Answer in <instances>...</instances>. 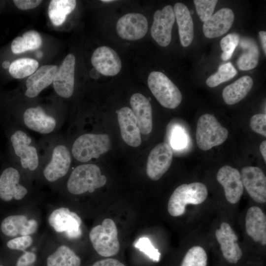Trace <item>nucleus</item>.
<instances>
[{"label":"nucleus","instance_id":"obj_4","mask_svg":"<svg viewBox=\"0 0 266 266\" xmlns=\"http://www.w3.org/2000/svg\"><path fill=\"white\" fill-rule=\"evenodd\" d=\"M89 238L94 249L101 256H114L120 250L117 227L111 219H105L101 225L93 228Z\"/></svg>","mask_w":266,"mask_h":266},{"label":"nucleus","instance_id":"obj_31","mask_svg":"<svg viewBox=\"0 0 266 266\" xmlns=\"http://www.w3.org/2000/svg\"><path fill=\"white\" fill-rule=\"evenodd\" d=\"M81 260L69 247L62 245L47 259V266H80Z\"/></svg>","mask_w":266,"mask_h":266},{"label":"nucleus","instance_id":"obj_2","mask_svg":"<svg viewBox=\"0 0 266 266\" xmlns=\"http://www.w3.org/2000/svg\"><path fill=\"white\" fill-rule=\"evenodd\" d=\"M107 181L101 174L99 166L93 164L80 165L71 172L67 183L68 191L74 195L89 192L93 193L96 189L104 186Z\"/></svg>","mask_w":266,"mask_h":266},{"label":"nucleus","instance_id":"obj_9","mask_svg":"<svg viewBox=\"0 0 266 266\" xmlns=\"http://www.w3.org/2000/svg\"><path fill=\"white\" fill-rule=\"evenodd\" d=\"M175 20L173 8L170 5L165 6L162 10H157L154 13L151 34L161 46L166 47L169 44Z\"/></svg>","mask_w":266,"mask_h":266},{"label":"nucleus","instance_id":"obj_26","mask_svg":"<svg viewBox=\"0 0 266 266\" xmlns=\"http://www.w3.org/2000/svg\"><path fill=\"white\" fill-rule=\"evenodd\" d=\"M173 11L178 27L180 42L182 46H189L194 38V23L187 6L181 2L175 4Z\"/></svg>","mask_w":266,"mask_h":266},{"label":"nucleus","instance_id":"obj_48","mask_svg":"<svg viewBox=\"0 0 266 266\" xmlns=\"http://www.w3.org/2000/svg\"><path fill=\"white\" fill-rule=\"evenodd\" d=\"M101 1L102 2H110L114 1V0H102Z\"/></svg>","mask_w":266,"mask_h":266},{"label":"nucleus","instance_id":"obj_18","mask_svg":"<svg viewBox=\"0 0 266 266\" xmlns=\"http://www.w3.org/2000/svg\"><path fill=\"white\" fill-rule=\"evenodd\" d=\"M20 174L17 170L8 167L3 170L0 176V198L9 201L13 198L16 200L23 199L28 193L27 189L19 184Z\"/></svg>","mask_w":266,"mask_h":266},{"label":"nucleus","instance_id":"obj_20","mask_svg":"<svg viewBox=\"0 0 266 266\" xmlns=\"http://www.w3.org/2000/svg\"><path fill=\"white\" fill-rule=\"evenodd\" d=\"M71 163V157L67 148L59 145L53 150L52 159L43 170L45 178L54 182L65 176L68 171Z\"/></svg>","mask_w":266,"mask_h":266},{"label":"nucleus","instance_id":"obj_29","mask_svg":"<svg viewBox=\"0 0 266 266\" xmlns=\"http://www.w3.org/2000/svg\"><path fill=\"white\" fill-rule=\"evenodd\" d=\"M75 0H52L48 6V16L55 26L61 25L66 20V15L74 9Z\"/></svg>","mask_w":266,"mask_h":266},{"label":"nucleus","instance_id":"obj_7","mask_svg":"<svg viewBox=\"0 0 266 266\" xmlns=\"http://www.w3.org/2000/svg\"><path fill=\"white\" fill-rule=\"evenodd\" d=\"M48 222L55 231L64 233L69 238H78L82 235L80 217L67 208L54 210L49 216Z\"/></svg>","mask_w":266,"mask_h":266},{"label":"nucleus","instance_id":"obj_1","mask_svg":"<svg viewBox=\"0 0 266 266\" xmlns=\"http://www.w3.org/2000/svg\"><path fill=\"white\" fill-rule=\"evenodd\" d=\"M208 196L206 186L200 182L183 184L172 193L168 202L167 210L173 217L183 215L188 204L197 205L203 202Z\"/></svg>","mask_w":266,"mask_h":266},{"label":"nucleus","instance_id":"obj_24","mask_svg":"<svg viewBox=\"0 0 266 266\" xmlns=\"http://www.w3.org/2000/svg\"><path fill=\"white\" fill-rule=\"evenodd\" d=\"M38 223L34 219H28L23 215H11L6 217L1 224V230L6 235L14 237L18 235H30L34 233Z\"/></svg>","mask_w":266,"mask_h":266},{"label":"nucleus","instance_id":"obj_17","mask_svg":"<svg viewBox=\"0 0 266 266\" xmlns=\"http://www.w3.org/2000/svg\"><path fill=\"white\" fill-rule=\"evenodd\" d=\"M116 112L123 139L131 146L138 147L141 143L140 132L132 110L128 107H124Z\"/></svg>","mask_w":266,"mask_h":266},{"label":"nucleus","instance_id":"obj_15","mask_svg":"<svg viewBox=\"0 0 266 266\" xmlns=\"http://www.w3.org/2000/svg\"><path fill=\"white\" fill-rule=\"evenodd\" d=\"M215 235L225 259L232 264L237 263L242 252L237 242V237L230 225L226 222L222 223L216 230Z\"/></svg>","mask_w":266,"mask_h":266},{"label":"nucleus","instance_id":"obj_30","mask_svg":"<svg viewBox=\"0 0 266 266\" xmlns=\"http://www.w3.org/2000/svg\"><path fill=\"white\" fill-rule=\"evenodd\" d=\"M42 38L39 33L35 31H29L22 36L16 37L12 42L11 48L14 54L38 49L42 45Z\"/></svg>","mask_w":266,"mask_h":266},{"label":"nucleus","instance_id":"obj_35","mask_svg":"<svg viewBox=\"0 0 266 266\" xmlns=\"http://www.w3.org/2000/svg\"><path fill=\"white\" fill-rule=\"evenodd\" d=\"M207 255L199 246L191 247L185 254L180 266H207Z\"/></svg>","mask_w":266,"mask_h":266},{"label":"nucleus","instance_id":"obj_38","mask_svg":"<svg viewBox=\"0 0 266 266\" xmlns=\"http://www.w3.org/2000/svg\"><path fill=\"white\" fill-rule=\"evenodd\" d=\"M193 1L200 20L204 22L212 15L218 0H194Z\"/></svg>","mask_w":266,"mask_h":266},{"label":"nucleus","instance_id":"obj_28","mask_svg":"<svg viewBox=\"0 0 266 266\" xmlns=\"http://www.w3.org/2000/svg\"><path fill=\"white\" fill-rule=\"evenodd\" d=\"M240 46L244 50L237 61V65L241 70H249L258 65L260 51L255 41L250 38H243L239 42Z\"/></svg>","mask_w":266,"mask_h":266},{"label":"nucleus","instance_id":"obj_22","mask_svg":"<svg viewBox=\"0 0 266 266\" xmlns=\"http://www.w3.org/2000/svg\"><path fill=\"white\" fill-rule=\"evenodd\" d=\"M58 67L55 65H44L27 79L25 95L30 98L37 96L52 82Z\"/></svg>","mask_w":266,"mask_h":266},{"label":"nucleus","instance_id":"obj_37","mask_svg":"<svg viewBox=\"0 0 266 266\" xmlns=\"http://www.w3.org/2000/svg\"><path fill=\"white\" fill-rule=\"evenodd\" d=\"M134 246L144 253L152 261L158 262L160 261L161 253L158 249L151 243L148 237L139 238L134 243Z\"/></svg>","mask_w":266,"mask_h":266},{"label":"nucleus","instance_id":"obj_8","mask_svg":"<svg viewBox=\"0 0 266 266\" xmlns=\"http://www.w3.org/2000/svg\"><path fill=\"white\" fill-rule=\"evenodd\" d=\"M173 151L166 142L156 145L150 151L147 160L146 172L152 180H159L169 169Z\"/></svg>","mask_w":266,"mask_h":266},{"label":"nucleus","instance_id":"obj_14","mask_svg":"<svg viewBox=\"0 0 266 266\" xmlns=\"http://www.w3.org/2000/svg\"><path fill=\"white\" fill-rule=\"evenodd\" d=\"M91 63L98 72L105 76L117 74L122 67L121 61L117 53L105 46L99 47L94 51Z\"/></svg>","mask_w":266,"mask_h":266},{"label":"nucleus","instance_id":"obj_3","mask_svg":"<svg viewBox=\"0 0 266 266\" xmlns=\"http://www.w3.org/2000/svg\"><path fill=\"white\" fill-rule=\"evenodd\" d=\"M196 135L198 146L206 151L224 143L228 137L229 132L213 115L206 113L198 119Z\"/></svg>","mask_w":266,"mask_h":266},{"label":"nucleus","instance_id":"obj_40","mask_svg":"<svg viewBox=\"0 0 266 266\" xmlns=\"http://www.w3.org/2000/svg\"><path fill=\"white\" fill-rule=\"evenodd\" d=\"M33 243V238L30 235L15 237L7 241L8 248L13 250L24 251L30 247Z\"/></svg>","mask_w":266,"mask_h":266},{"label":"nucleus","instance_id":"obj_23","mask_svg":"<svg viewBox=\"0 0 266 266\" xmlns=\"http://www.w3.org/2000/svg\"><path fill=\"white\" fill-rule=\"evenodd\" d=\"M246 233L255 242L266 244V216L261 208L252 206L245 217Z\"/></svg>","mask_w":266,"mask_h":266},{"label":"nucleus","instance_id":"obj_33","mask_svg":"<svg viewBox=\"0 0 266 266\" xmlns=\"http://www.w3.org/2000/svg\"><path fill=\"white\" fill-rule=\"evenodd\" d=\"M167 143L173 151L184 149L188 143V136L184 129L179 125L171 122L168 124L166 131Z\"/></svg>","mask_w":266,"mask_h":266},{"label":"nucleus","instance_id":"obj_47","mask_svg":"<svg viewBox=\"0 0 266 266\" xmlns=\"http://www.w3.org/2000/svg\"><path fill=\"white\" fill-rule=\"evenodd\" d=\"M35 56L36 57V58H40L42 57V53L41 51H37L36 53H35Z\"/></svg>","mask_w":266,"mask_h":266},{"label":"nucleus","instance_id":"obj_36","mask_svg":"<svg viewBox=\"0 0 266 266\" xmlns=\"http://www.w3.org/2000/svg\"><path fill=\"white\" fill-rule=\"evenodd\" d=\"M240 41V37L237 33H230L220 41V46L223 53L221 57L223 61L230 59Z\"/></svg>","mask_w":266,"mask_h":266},{"label":"nucleus","instance_id":"obj_43","mask_svg":"<svg viewBox=\"0 0 266 266\" xmlns=\"http://www.w3.org/2000/svg\"><path fill=\"white\" fill-rule=\"evenodd\" d=\"M92 266H125L118 260L114 259H106L98 261Z\"/></svg>","mask_w":266,"mask_h":266},{"label":"nucleus","instance_id":"obj_46","mask_svg":"<svg viewBox=\"0 0 266 266\" xmlns=\"http://www.w3.org/2000/svg\"><path fill=\"white\" fill-rule=\"evenodd\" d=\"M10 65V62L7 61L3 62L2 64V67L5 69L9 68Z\"/></svg>","mask_w":266,"mask_h":266},{"label":"nucleus","instance_id":"obj_42","mask_svg":"<svg viewBox=\"0 0 266 266\" xmlns=\"http://www.w3.org/2000/svg\"><path fill=\"white\" fill-rule=\"evenodd\" d=\"M13 2L18 8L26 10L37 7L42 1L40 0H14Z\"/></svg>","mask_w":266,"mask_h":266},{"label":"nucleus","instance_id":"obj_12","mask_svg":"<svg viewBox=\"0 0 266 266\" xmlns=\"http://www.w3.org/2000/svg\"><path fill=\"white\" fill-rule=\"evenodd\" d=\"M216 178L224 188L227 200L232 204L237 203L240 200L244 190L240 172L226 165L219 169Z\"/></svg>","mask_w":266,"mask_h":266},{"label":"nucleus","instance_id":"obj_11","mask_svg":"<svg viewBox=\"0 0 266 266\" xmlns=\"http://www.w3.org/2000/svg\"><path fill=\"white\" fill-rule=\"evenodd\" d=\"M148 28L146 18L137 13H127L121 17L116 24V30L123 39L136 40L142 38Z\"/></svg>","mask_w":266,"mask_h":266},{"label":"nucleus","instance_id":"obj_5","mask_svg":"<svg viewBox=\"0 0 266 266\" xmlns=\"http://www.w3.org/2000/svg\"><path fill=\"white\" fill-rule=\"evenodd\" d=\"M110 146V139L107 134L86 133L75 140L72 153L76 160L85 163L92 158H99L107 152Z\"/></svg>","mask_w":266,"mask_h":266},{"label":"nucleus","instance_id":"obj_34","mask_svg":"<svg viewBox=\"0 0 266 266\" xmlns=\"http://www.w3.org/2000/svg\"><path fill=\"white\" fill-rule=\"evenodd\" d=\"M236 74V69L229 62L220 66L217 72L207 79L206 84L209 87H215L233 78Z\"/></svg>","mask_w":266,"mask_h":266},{"label":"nucleus","instance_id":"obj_39","mask_svg":"<svg viewBox=\"0 0 266 266\" xmlns=\"http://www.w3.org/2000/svg\"><path fill=\"white\" fill-rule=\"evenodd\" d=\"M252 130L255 133L266 136V115L259 113L253 115L250 121Z\"/></svg>","mask_w":266,"mask_h":266},{"label":"nucleus","instance_id":"obj_13","mask_svg":"<svg viewBox=\"0 0 266 266\" xmlns=\"http://www.w3.org/2000/svg\"><path fill=\"white\" fill-rule=\"evenodd\" d=\"M75 57L68 54L62 62L54 78L55 91L60 96L68 98L73 94L74 84Z\"/></svg>","mask_w":266,"mask_h":266},{"label":"nucleus","instance_id":"obj_25","mask_svg":"<svg viewBox=\"0 0 266 266\" xmlns=\"http://www.w3.org/2000/svg\"><path fill=\"white\" fill-rule=\"evenodd\" d=\"M23 119L28 128L42 134L51 133L56 125L55 119L47 115L39 106L27 109L24 112Z\"/></svg>","mask_w":266,"mask_h":266},{"label":"nucleus","instance_id":"obj_19","mask_svg":"<svg viewBox=\"0 0 266 266\" xmlns=\"http://www.w3.org/2000/svg\"><path fill=\"white\" fill-rule=\"evenodd\" d=\"M234 15L229 8H223L203 23L202 31L204 36L209 38L218 37L226 33L233 23Z\"/></svg>","mask_w":266,"mask_h":266},{"label":"nucleus","instance_id":"obj_44","mask_svg":"<svg viewBox=\"0 0 266 266\" xmlns=\"http://www.w3.org/2000/svg\"><path fill=\"white\" fill-rule=\"evenodd\" d=\"M259 35L262 44V48L265 53L266 55V32L261 31L259 32Z\"/></svg>","mask_w":266,"mask_h":266},{"label":"nucleus","instance_id":"obj_49","mask_svg":"<svg viewBox=\"0 0 266 266\" xmlns=\"http://www.w3.org/2000/svg\"></svg>","mask_w":266,"mask_h":266},{"label":"nucleus","instance_id":"obj_16","mask_svg":"<svg viewBox=\"0 0 266 266\" xmlns=\"http://www.w3.org/2000/svg\"><path fill=\"white\" fill-rule=\"evenodd\" d=\"M10 139L15 154L20 157L22 166L32 171L35 170L38 165V158L35 148L30 145L31 138L23 131H17Z\"/></svg>","mask_w":266,"mask_h":266},{"label":"nucleus","instance_id":"obj_45","mask_svg":"<svg viewBox=\"0 0 266 266\" xmlns=\"http://www.w3.org/2000/svg\"><path fill=\"white\" fill-rule=\"evenodd\" d=\"M260 151L263 157L265 163L266 162V141L262 142L260 145Z\"/></svg>","mask_w":266,"mask_h":266},{"label":"nucleus","instance_id":"obj_21","mask_svg":"<svg viewBox=\"0 0 266 266\" xmlns=\"http://www.w3.org/2000/svg\"><path fill=\"white\" fill-rule=\"evenodd\" d=\"M132 110L135 115L140 133L147 134L152 129V110L149 100L140 93L133 94L130 99Z\"/></svg>","mask_w":266,"mask_h":266},{"label":"nucleus","instance_id":"obj_6","mask_svg":"<svg viewBox=\"0 0 266 266\" xmlns=\"http://www.w3.org/2000/svg\"><path fill=\"white\" fill-rule=\"evenodd\" d=\"M147 82L152 94L163 106L174 109L181 102L182 95L181 92L163 73L156 71L151 72Z\"/></svg>","mask_w":266,"mask_h":266},{"label":"nucleus","instance_id":"obj_10","mask_svg":"<svg viewBox=\"0 0 266 266\" xmlns=\"http://www.w3.org/2000/svg\"><path fill=\"white\" fill-rule=\"evenodd\" d=\"M243 187L249 196L256 202H266V177L259 167L247 166L241 170Z\"/></svg>","mask_w":266,"mask_h":266},{"label":"nucleus","instance_id":"obj_27","mask_svg":"<svg viewBox=\"0 0 266 266\" xmlns=\"http://www.w3.org/2000/svg\"><path fill=\"white\" fill-rule=\"evenodd\" d=\"M253 81L249 76H244L226 86L222 92L224 101L229 105L234 104L243 99L252 88Z\"/></svg>","mask_w":266,"mask_h":266},{"label":"nucleus","instance_id":"obj_41","mask_svg":"<svg viewBox=\"0 0 266 266\" xmlns=\"http://www.w3.org/2000/svg\"><path fill=\"white\" fill-rule=\"evenodd\" d=\"M36 259V255L32 252H25L18 259L16 266H30Z\"/></svg>","mask_w":266,"mask_h":266},{"label":"nucleus","instance_id":"obj_32","mask_svg":"<svg viewBox=\"0 0 266 266\" xmlns=\"http://www.w3.org/2000/svg\"><path fill=\"white\" fill-rule=\"evenodd\" d=\"M38 67V62L31 58H20L11 63L9 68L10 74L14 78L21 79L31 76Z\"/></svg>","mask_w":266,"mask_h":266}]
</instances>
